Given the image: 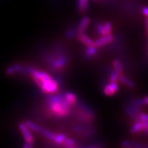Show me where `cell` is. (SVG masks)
Wrapping results in <instances>:
<instances>
[{
  "label": "cell",
  "mask_w": 148,
  "mask_h": 148,
  "mask_svg": "<svg viewBox=\"0 0 148 148\" xmlns=\"http://www.w3.org/2000/svg\"><path fill=\"white\" fill-rule=\"evenodd\" d=\"M143 123V131L145 132H148V121H144Z\"/></svg>",
  "instance_id": "44dd1931"
},
{
  "label": "cell",
  "mask_w": 148,
  "mask_h": 148,
  "mask_svg": "<svg viewBox=\"0 0 148 148\" xmlns=\"http://www.w3.org/2000/svg\"><path fill=\"white\" fill-rule=\"evenodd\" d=\"M25 124L26 125V126L28 127L30 130H32L34 131V132H38V133H40V134H41L42 130H43L41 127L38 126V125L35 124L34 123H33V122H31L29 121H25Z\"/></svg>",
  "instance_id": "7c38bea8"
},
{
  "label": "cell",
  "mask_w": 148,
  "mask_h": 148,
  "mask_svg": "<svg viewBox=\"0 0 148 148\" xmlns=\"http://www.w3.org/2000/svg\"><path fill=\"white\" fill-rule=\"evenodd\" d=\"M118 78H119V74H118L116 72L114 71H112L110 74V82H116L118 80Z\"/></svg>",
  "instance_id": "ac0fdd59"
},
{
  "label": "cell",
  "mask_w": 148,
  "mask_h": 148,
  "mask_svg": "<svg viewBox=\"0 0 148 148\" xmlns=\"http://www.w3.org/2000/svg\"><path fill=\"white\" fill-rule=\"evenodd\" d=\"M118 79H119L121 83H123V84H125V86H127V87L131 88H134L135 86L134 83L133 82L132 80H130L129 78H127V77H125V75H123V73L119 74V78H118Z\"/></svg>",
  "instance_id": "30bf717a"
},
{
  "label": "cell",
  "mask_w": 148,
  "mask_h": 148,
  "mask_svg": "<svg viewBox=\"0 0 148 148\" xmlns=\"http://www.w3.org/2000/svg\"><path fill=\"white\" fill-rule=\"evenodd\" d=\"M145 30L146 32L148 35V16H145Z\"/></svg>",
  "instance_id": "603a6c76"
},
{
  "label": "cell",
  "mask_w": 148,
  "mask_h": 148,
  "mask_svg": "<svg viewBox=\"0 0 148 148\" xmlns=\"http://www.w3.org/2000/svg\"><path fill=\"white\" fill-rule=\"evenodd\" d=\"M143 103H145V104L148 105V96H146V97L143 98Z\"/></svg>",
  "instance_id": "cb8c5ba5"
},
{
  "label": "cell",
  "mask_w": 148,
  "mask_h": 148,
  "mask_svg": "<svg viewBox=\"0 0 148 148\" xmlns=\"http://www.w3.org/2000/svg\"><path fill=\"white\" fill-rule=\"evenodd\" d=\"M143 14L145 16H148V7L145 6L143 8Z\"/></svg>",
  "instance_id": "7402d4cb"
},
{
  "label": "cell",
  "mask_w": 148,
  "mask_h": 148,
  "mask_svg": "<svg viewBox=\"0 0 148 148\" xmlns=\"http://www.w3.org/2000/svg\"><path fill=\"white\" fill-rule=\"evenodd\" d=\"M97 31L101 36L110 34L112 31V25L108 21L106 22L104 24H99L97 26Z\"/></svg>",
  "instance_id": "8992f818"
},
{
  "label": "cell",
  "mask_w": 148,
  "mask_h": 148,
  "mask_svg": "<svg viewBox=\"0 0 148 148\" xmlns=\"http://www.w3.org/2000/svg\"><path fill=\"white\" fill-rule=\"evenodd\" d=\"M97 53V47L95 45L89 46L87 47L86 50V55H87L88 57H92L95 53Z\"/></svg>",
  "instance_id": "2e32d148"
},
{
  "label": "cell",
  "mask_w": 148,
  "mask_h": 148,
  "mask_svg": "<svg viewBox=\"0 0 148 148\" xmlns=\"http://www.w3.org/2000/svg\"><path fill=\"white\" fill-rule=\"evenodd\" d=\"M114 36L111 34H107L104 35V36H101L99 38H98L95 40V46L96 47H103L104 45H108V44L110 43L113 41Z\"/></svg>",
  "instance_id": "277c9868"
},
{
  "label": "cell",
  "mask_w": 148,
  "mask_h": 148,
  "mask_svg": "<svg viewBox=\"0 0 148 148\" xmlns=\"http://www.w3.org/2000/svg\"><path fill=\"white\" fill-rule=\"evenodd\" d=\"M39 88L44 93H55L58 89V84L56 80L51 78L42 83Z\"/></svg>",
  "instance_id": "7a4b0ae2"
},
{
  "label": "cell",
  "mask_w": 148,
  "mask_h": 148,
  "mask_svg": "<svg viewBox=\"0 0 148 148\" xmlns=\"http://www.w3.org/2000/svg\"><path fill=\"white\" fill-rule=\"evenodd\" d=\"M119 89V86L116 82H110L105 86L103 92L107 96H111L115 94Z\"/></svg>",
  "instance_id": "5b68a950"
},
{
  "label": "cell",
  "mask_w": 148,
  "mask_h": 148,
  "mask_svg": "<svg viewBox=\"0 0 148 148\" xmlns=\"http://www.w3.org/2000/svg\"><path fill=\"white\" fill-rule=\"evenodd\" d=\"M147 61L148 62V43H147Z\"/></svg>",
  "instance_id": "d4e9b609"
},
{
  "label": "cell",
  "mask_w": 148,
  "mask_h": 148,
  "mask_svg": "<svg viewBox=\"0 0 148 148\" xmlns=\"http://www.w3.org/2000/svg\"><path fill=\"white\" fill-rule=\"evenodd\" d=\"M139 119L141 121H148V114L146 113H141L139 115Z\"/></svg>",
  "instance_id": "d6986e66"
},
{
  "label": "cell",
  "mask_w": 148,
  "mask_h": 148,
  "mask_svg": "<svg viewBox=\"0 0 148 148\" xmlns=\"http://www.w3.org/2000/svg\"><path fill=\"white\" fill-rule=\"evenodd\" d=\"M75 145H76V143L73 139L72 138H66V139L64 140L63 144L62 145L64 147H75Z\"/></svg>",
  "instance_id": "e0dca14e"
},
{
  "label": "cell",
  "mask_w": 148,
  "mask_h": 148,
  "mask_svg": "<svg viewBox=\"0 0 148 148\" xmlns=\"http://www.w3.org/2000/svg\"><path fill=\"white\" fill-rule=\"evenodd\" d=\"M121 145L123 146V147H132V145H131L130 142L127 141V140H123V141H122Z\"/></svg>",
  "instance_id": "ffe728a7"
},
{
  "label": "cell",
  "mask_w": 148,
  "mask_h": 148,
  "mask_svg": "<svg viewBox=\"0 0 148 148\" xmlns=\"http://www.w3.org/2000/svg\"><path fill=\"white\" fill-rule=\"evenodd\" d=\"M112 65H113L114 69L118 74L123 73V66L119 60H114L113 62H112Z\"/></svg>",
  "instance_id": "5bb4252c"
},
{
  "label": "cell",
  "mask_w": 148,
  "mask_h": 148,
  "mask_svg": "<svg viewBox=\"0 0 148 148\" xmlns=\"http://www.w3.org/2000/svg\"><path fill=\"white\" fill-rule=\"evenodd\" d=\"M143 123L140 120L139 121H136L135 123L133 125V126L131 128V133L132 134H136L139 132H143Z\"/></svg>",
  "instance_id": "8fae6325"
},
{
  "label": "cell",
  "mask_w": 148,
  "mask_h": 148,
  "mask_svg": "<svg viewBox=\"0 0 148 148\" xmlns=\"http://www.w3.org/2000/svg\"><path fill=\"white\" fill-rule=\"evenodd\" d=\"M49 114L57 117H63L69 114L70 105L64 98L59 96H53L48 100Z\"/></svg>",
  "instance_id": "6da1fadb"
},
{
  "label": "cell",
  "mask_w": 148,
  "mask_h": 148,
  "mask_svg": "<svg viewBox=\"0 0 148 148\" xmlns=\"http://www.w3.org/2000/svg\"><path fill=\"white\" fill-rule=\"evenodd\" d=\"M88 0H78V10L79 12H84L88 8Z\"/></svg>",
  "instance_id": "9a60e30c"
},
{
  "label": "cell",
  "mask_w": 148,
  "mask_h": 148,
  "mask_svg": "<svg viewBox=\"0 0 148 148\" xmlns=\"http://www.w3.org/2000/svg\"><path fill=\"white\" fill-rule=\"evenodd\" d=\"M19 130L25 140V145H24V147H32L34 144V138L31 132H29V129L25 123H20Z\"/></svg>",
  "instance_id": "3957f363"
},
{
  "label": "cell",
  "mask_w": 148,
  "mask_h": 148,
  "mask_svg": "<svg viewBox=\"0 0 148 148\" xmlns=\"http://www.w3.org/2000/svg\"><path fill=\"white\" fill-rule=\"evenodd\" d=\"M64 99H65V101L69 103L70 106L75 104L77 101L76 95L71 92H66V93L64 94Z\"/></svg>",
  "instance_id": "9c48e42d"
},
{
  "label": "cell",
  "mask_w": 148,
  "mask_h": 148,
  "mask_svg": "<svg viewBox=\"0 0 148 148\" xmlns=\"http://www.w3.org/2000/svg\"><path fill=\"white\" fill-rule=\"evenodd\" d=\"M66 136L62 134H55L54 137L52 141L58 145H62L63 144L64 140L66 139Z\"/></svg>",
  "instance_id": "4fadbf2b"
},
{
  "label": "cell",
  "mask_w": 148,
  "mask_h": 148,
  "mask_svg": "<svg viewBox=\"0 0 148 148\" xmlns=\"http://www.w3.org/2000/svg\"><path fill=\"white\" fill-rule=\"evenodd\" d=\"M90 23V18L87 17V16H84L82 19L80 20L79 23L78 24V27H77V32L78 34H81V33H84L86 31V28H87L88 25Z\"/></svg>",
  "instance_id": "52a82bcc"
},
{
  "label": "cell",
  "mask_w": 148,
  "mask_h": 148,
  "mask_svg": "<svg viewBox=\"0 0 148 148\" xmlns=\"http://www.w3.org/2000/svg\"><path fill=\"white\" fill-rule=\"evenodd\" d=\"M78 40L80 41L82 43L84 44V45H86V47H89V46L95 45V42L92 40L90 37L86 36V34H84V33H81V34H78Z\"/></svg>",
  "instance_id": "ba28073f"
}]
</instances>
